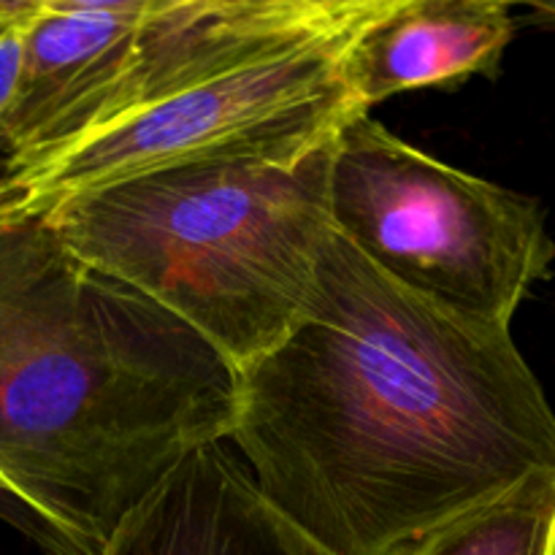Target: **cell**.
Returning a JSON list of instances; mask_svg holds the SVG:
<instances>
[{
    "mask_svg": "<svg viewBox=\"0 0 555 555\" xmlns=\"http://www.w3.org/2000/svg\"><path fill=\"white\" fill-rule=\"evenodd\" d=\"M228 439L325 555H410L555 475V412L513 331L406 291L334 228L301 318L236 372Z\"/></svg>",
    "mask_w": 555,
    "mask_h": 555,
    "instance_id": "obj_1",
    "label": "cell"
},
{
    "mask_svg": "<svg viewBox=\"0 0 555 555\" xmlns=\"http://www.w3.org/2000/svg\"><path fill=\"white\" fill-rule=\"evenodd\" d=\"M236 372L193 328L0 211V518L103 555L193 450L228 439Z\"/></svg>",
    "mask_w": 555,
    "mask_h": 555,
    "instance_id": "obj_2",
    "label": "cell"
},
{
    "mask_svg": "<svg viewBox=\"0 0 555 555\" xmlns=\"http://www.w3.org/2000/svg\"><path fill=\"white\" fill-rule=\"evenodd\" d=\"M334 133L81 190L43 217L76 258L155 301L238 372L307 307L331 228Z\"/></svg>",
    "mask_w": 555,
    "mask_h": 555,
    "instance_id": "obj_3",
    "label": "cell"
},
{
    "mask_svg": "<svg viewBox=\"0 0 555 555\" xmlns=\"http://www.w3.org/2000/svg\"><path fill=\"white\" fill-rule=\"evenodd\" d=\"M328 222L385 276L477 323L509 328L553 274L540 201L437 160L369 114L334 133Z\"/></svg>",
    "mask_w": 555,
    "mask_h": 555,
    "instance_id": "obj_4",
    "label": "cell"
},
{
    "mask_svg": "<svg viewBox=\"0 0 555 555\" xmlns=\"http://www.w3.org/2000/svg\"><path fill=\"white\" fill-rule=\"evenodd\" d=\"M385 0H356L341 20L263 57L146 106L65 150L9 168L0 211L43 215L65 195L160 168L280 155L334 133L352 108L339 65L347 41Z\"/></svg>",
    "mask_w": 555,
    "mask_h": 555,
    "instance_id": "obj_5",
    "label": "cell"
},
{
    "mask_svg": "<svg viewBox=\"0 0 555 555\" xmlns=\"http://www.w3.org/2000/svg\"><path fill=\"white\" fill-rule=\"evenodd\" d=\"M513 38L504 0H385L347 41L339 76L352 108L369 114L399 92L493 79Z\"/></svg>",
    "mask_w": 555,
    "mask_h": 555,
    "instance_id": "obj_6",
    "label": "cell"
},
{
    "mask_svg": "<svg viewBox=\"0 0 555 555\" xmlns=\"http://www.w3.org/2000/svg\"><path fill=\"white\" fill-rule=\"evenodd\" d=\"M103 555H325L271 513L220 442L193 450L108 540Z\"/></svg>",
    "mask_w": 555,
    "mask_h": 555,
    "instance_id": "obj_7",
    "label": "cell"
},
{
    "mask_svg": "<svg viewBox=\"0 0 555 555\" xmlns=\"http://www.w3.org/2000/svg\"><path fill=\"white\" fill-rule=\"evenodd\" d=\"M150 0H33L9 119L11 168L52 146L70 114L112 81Z\"/></svg>",
    "mask_w": 555,
    "mask_h": 555,
    "instance_id": "obj_8",
    "label": "cell"
},
{
    "mask_svg": "<svg viewBox=\"0 0 555 555\" xmlns=\"http://www.w3.org/2000/svg\"><path fill=\"white\" fill-rule=\"evenodd\" d=\"M555 475H534L459 515L410 555H553Z\"/></svg>",
    "mask_w": 555,
    "mask_h": 555,
    "instance_id": "obj_9",
    "label": "cell"
},
{
    "mask_svg": "<svg viewBox=\"0 0 555 555\" xmlns=\"http://www.w3.org/2000/svg\"><path fill=\"white\" fill-rule=\"evenodd\" d=\"M33 0H0V150L9 152V119L22 70V43Z\"/></svg>",
    "mask_w": 555,
    "mask_h": 555,
    "instance_id": "obj_10",
    "label": "cell"
},
{
    "mask_svg": "<svg viewBox=\"0 0 555 555\" xmlns=\"http://www.w3.org/2000/svg\"><path fill=\"white\" fill-rule=\"evenodd\" d=\"M529 11L540 25L555 27V3H531Z\"/></svg>",
    "mask_w": 555,
    "mask_h": 555,
    "instance_id": "obj_11",
    "label": "cell"
},
{
    "mask_svg": "<svg viewBox=\"0 0 555 555\" xmlns=\"http://www.w3.org/2000/svg\"><path fill=\"white\" fill-rule=\"evenodd\" d=\"M9 168H11V155H9V152L0 150V177H3V173L9 171Z\"/></svg>",
    "mask_w": 555,
    "mask_h": 555,
    "instance_id": "obj_12",
    "label": "cell"
},
{
    "mask_svg": "<svg viewBox=\"0 0 555 555\" xmlns=\"http://www.w3.org/2000/svg\"><path fill=\"white\" fill-rule=\"evenodd\" d=\"M553 555H555V547H553Z\"/></svg>",
    "mask_w": 555,
    "mask_h": 555,
    "instance_id": "obj_13",
    "label": "cell"
}]
</instances>
